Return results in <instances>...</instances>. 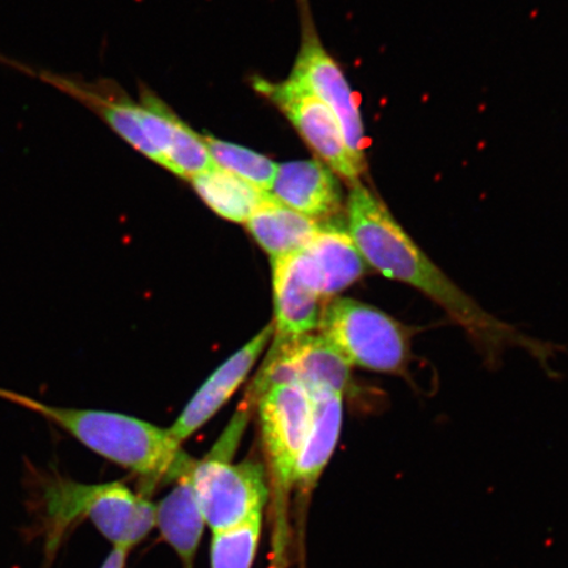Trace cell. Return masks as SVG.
I'll return each instance as SVG.
<instances>
[{
	"label": "cell",
	"instance_id": "obj_10",
	"mask_svg": "<svg viewBox=\"0 0 568 568\" xmlns=\"http://www.w3.org/2000/svg\"><path fill=\"white\" fill-rule=\"evenodd\" d=\"M304 280L320 297L336 296L359 281L367 264L347 231L326 226L294 253Z\"/></svg>",
	"mask_w": 568,
	"mask_h": 568
},
{
	"label": "cell",
	"instance_id": "obj_16",
	"mask_svg": "<svg viewBox=\"0 0 568 568\" xmlns=\"http://www.w3.org/2000/svg\"><path fill=\"white\" fill-rule=\"evenodd\" d=\"M245 224L247 231L272 260L302 251L322 229L316 220L287 207L272 195L260 205Z\"/></svg>",
	"mask_w": 568,
	"mask_h": 568
},
{
	"label": "cell",
	"instance_id": "obj_20",
	"mask_svg": "<svg viewBox=\"0 0 568 568\" xmlns=\"http://www.w3.org/2000/svg\"><path fill=\"white\" fill-rule=\"evenodd\" d=\"M213 166L215 163L203 138L181 119L175 118L172 145L166 154V169L176 175L193 180Z\"/></svg>",
	"mask_w": 568,
	"mask_h": 568
},
{
	"label": "cell",
	"instance_id": "obj_18",
	"mask_svg": "<svg viewBox=\"0 0 568 568\" xmlns=\"http://www.w3.org/2000/svg\"><path fill=\"white\" fill-rule=\"evenodd\" d=\"M203 140L215 166L270 194L276 172H278V165L275 162L251 151V149L231 144V142L212 136H205Z\"/></svg>",
	"mask_w": 568,
	"mask_h": 568
},
{
	"label": "cell",
	"instance_id": "obj_5",
	"mask_svg": "<svg viewBox=\"0 0 568 568\" xmlns=\"http://www.w3.org/2000/svg\"><path fill=\"white\" fill-rule=\"evenodd\" d=\"M318 328L352 367L395 375L407 371L408 328L373 305L337 297L323 308Z\"/></svg>",
	"mask_w": 568,
	"mask_h": 568
},
{
	"label": "cell",
	"instance_id": "obj_11",
	"mask_svg": "<svg viewBox=\"0 0 568 568\" xmlns=\"http://www.w3.org/2000/svg\"><path fill=\"white\" fill-rule=\"evenodd\" d=\"M273 335L274 325L270 324L241 347L236 354H233L199 388L172 428L168 429L170 437L178 446L201 429L231 399L236 389L243 385Z\"/></svg>",
	"mask_w": 568,
	"mask_h": 568
},
{
	"label": "cell",
	"instance_id": "obj_13",
	"mask_svg": "<svg viewBox=\"0 0 568 568\" xmlns=\"http://www.w3.org/2000/svg\"><path fill=\"white\" fill-rule=\"evenodd\" d=\"M274 339L312 335L320 326L323 308L316 291L304 280L295 255L273 258Z\"/></svg>",
	"mask_w": 568,
	"mask_h": 568
},
{
	"label": "cell",
	"instance_id": "obj_14",
	"mask_svg": "<svg viewBox=\"0 0 568 568\" xmlns=\"http://www.w3.org/2000/svg\"><path fill=\"white\" fill-rule=\"evenodd\" d=\"M312 424L297 460L294 486L308 495L317 485L338 444L343 425L344 395L320 390L311 396Z\"/></svg>",
	"mask_w": 568,
	"mask_h": 568
},
{
	"label": "cell",
	"instance_id": "obj_15",
	"mask_svg": "<svg viewBox=\"0 0 568 568\" xmlns=\"http://www.w3.org/2000/svg\"><path fill=\"white\" fill-rule=\"evenodd\" d=\"M194 465L176 479L173 491L155 506V527L180 556L184 568H193L205 527L191 477Z\"/></svg>",
	"mask_w": 568,
	"mask_h": 568
},
{
	"label": "cell",
	"instance_id": "obj_19",
	"mask_svg": "<svg viewBox=\"0 0 568 568\" xmlns=\"http://www.w3.org/2000/svg\"><path fill=\"white\" fill-rule=\"evenodd\" d=\"M262 518L254 516L229 529L213 531L211 568H252L257 554Z\"/></svg>",
	"mask_w": 568,
	"mask_h": 568
},
{
	"label": "cell",
	"instance_id": "obj_8",
	"mask_svg": "<svg viewBox=\"0 0 568 568\" xmlns=\"http://www.w3.org/2000/svg\"><path fill=\"white\" fill-rule=\"evenodd\" d=\"M255 88L286 113L297 132L333 172L352 183L358 182L365 161L347 146L338 120L328 105L291 78L282 83L261 81Z\"/></svg>",
	"mask_w": 568,
	"mask_h": 568
},
{
	"label": "cell",
	"instance_id": "obj_17",
	"mask_svg": "<svg viewBox=\"0 0 568 568\" xmlns=\"http://www.w3.org/2000/svg\"><path fill=\"white\" fill-rule=\"evenodd\" d=\"M199 196L219 216L233 223H246L268 193L241 178L213 166L191 180Z\"/></svg>",
	"mask_w": 568,
	"mask_h": 568
},
{
	"label": "cell",
	"instance_id": "obj_2",
	"mask_svg": "<svg viewBox=\"0 0 568 568\" xmlns=\"http://www.w3.org/2000/svg\"><path fill=\"white\" fill-rule=\"evenodd\" d=\"M0 399L33 412L98 456L141 475L148 487H154L163 478L178 479L194 465L168 429L136 417L109 410L51 406L4 388H0Z\"/></svg>",
	"mask_w": 568,
	"mask_h": 568
},
{
	"label": "cell",
	"instance_id": "obj_4",
	"mask_svg": "<svg viewBox=\"0 0 568 568\" xmlns=\"http://www.w3.org/2000/svg\"><path fill=\"white\" fill-rule=\"evenodd\" d=\"M262 443L274 493L273 566L286 567L288 549V496L312 424V399L297 385L268 388L258 399Z\"/></svg>",
	"mask_w": 568,
	"mask_h": 568
},
{
	"label": "cell",
	"instance_id": "obj_12",
	"mask_svg": "<svg viewBox=\"0 0 568 568\" xmlns=\"http://www.w3.org/2000/svg\"><path fill=\"white\" fill-rule=\"evenodd\" d=\"M270 195L316 222L335 216L343 205L335 174L317 160L278 165Z\"/></svg>",
	"mask_w": 568,
	"mask_h": 568
},
{
	"label": "cell",
	"instance_id": "obj_6",
	"mask_svg": "<svg viewBox=\"0 0 568 568\" xmlns=\"http://www.w3.org/2000/svg\"><path fill=\"white\" fill-rule=\"evenodd\" d=\"M232 456L233 452L216 445L191 473L199 507L212 531L264 515L268 500L265 467L257 462L233 465Z\"/></svg>",
	"mask_w": 568,
	"mask_h": 568
},
{
	"label": "cell",
	"instance_id": "obj_7",
	"mask_svg": "<svg viewBox=\"0 0 568 568\" xmlns=\"http://www.w3.org/2000/svg\"><path fill=\"white\" fill-rule=\"evenodd\" d=\"M352 381V366L322 335L275 341L251 394L258 400L268 388L297 385L308 395L320 390L345 393Z\"/></svg>",
	"mask_w": 568,
	"mask_h": 568
},
{
	"label": "cell",
	"instance_id": "obj_21",
	"mask_svg": "<svg viewBox=\"0 0 568 568\" xmlns=\"http://www.w3.org/2000/svg\"><path fill=\"white\" fill-rule=\"evenodd\" d=\"M128 551L123 549H113L106 557L101 568H125Z\"/></svg>",
	"mask_w": 568,
	"mask_h": 568
},
{
	"label": "cell",
	"instance_id": "obj_1",
	"mask_svg": "<svg viewBox=\"0 0 568 568\" xmlns=\"http://www.w3.org/2000/svg\"><path fill=\"white\" fill-rule=\"evenodd\" d=\"M347 233L367 266L428 296L465 329L487 358L495 359L510 346H520L538 359L548 358V346L488 314L460 290L408 236L386 204L359 182L353 183L347 199Z\"/></svg>",
	"mask_w": 568,
	"mask_h": 568
},
{
	"label": "cell",
	"instance_id": "obj_3",
	"mask_svg": "<svg viewBox=\"0 0 568 568\" xmlns=\"http://www.w3.org/2000/svg\"><path fill=\"white\" fill-rule=\"evenodd\" d=\"M33 496L47 538V550L59 548L67 530L82 517L115 549L130 551L155 527V506L123 483L84 485L53 473H33Z\"/></svg>",
	"mask_w": 568,
	"mask_h": 568
},
{
	"label": "cell",
	"instance_id": "obj_9",
	"mask_svg": "<svg viewBox=\"0 0 568 568\" xmlns=\"http://www.w3.org/2000/svg\"><path fill=\"white\" fill-rule=\"evenodd\" d=\"M290 78L329 106L347 146L365 161L366 138L359 105L343 71L316 40L305 42Z\"/></svg>",
	"mask_w": 568,
	"mask_h": 568
}]
</instances>
